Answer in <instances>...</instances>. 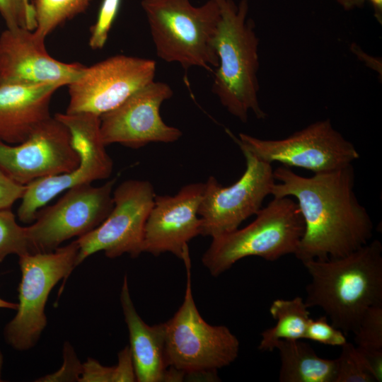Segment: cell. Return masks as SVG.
<instances>
[{
  "label": "cell",
  "mask_w": 382,
  "mask_h": 382,
  "mask_svg": "<svg viewBox=\"0 0 382 382\" xmlns=\"http://www.w3.org/2000/svg\"><path fill=\"white\" fill-rule=\"evenodd\" d=\"M273 197L296 199L305 231L294 253L302 263L325 260L349 254L369 243L374 224L354 193L355 175L352 164L303 177L289 167L273 170Z\"/></svg>",
  "instance_id": "6da1fadb"
},
{
  "label": "cell",
  "mask_w": 382,
  "mask_h": 382,
  "mask_svg": "<svg viewBox=\"0 0 382 382\" xmlns=\"http://www.w3.org/2000/svg\"><path fill=\"white\" fill-rule=\"evenodd\" d=\"M311 277L304 302L319 307L345 335L354 333L371 306L382 304V245L369 241L349 254L303 263Z\"/></svg>",
  "instance_id": "7a4b0ae2"
},
{
  "label": "cell",
  "mask_w": 382,
  "mask_h": 382,
  "mask_svg": "<svg viewBox=\"0 0 382 382\" xmlns=\"http://www.w3.org/2000/svg\"><path fill=\"white\" fill-rule=\"evenodd\" d=\"M220 8V21L214 40L219 64L214 74L212 91L221 105L242 122L248 112L265 119L257 93L259 84V40L254 22L248 18L249 1L216 0Z\"/></svg>",
  "instance_id": "3957f363"
},
{
  "label": "cell",
  "mask_w": 382,
  "mask_h": 382,
  "mask_svg": "<svg viewBox=\"0 0 382 382\" xmlns=\"http://www.w3.org/2000/svg\"><path fill=\"white\" fill-rule=\"evenodd\" d=\"M156 55L185 70L217 67L214 40L220 21L216 0L194 6L189 0H142Z\"/></svg>",
  "instance_id": "277c9868"
},
{
  "label": "cell",
  "mask_w": 382,
  "mask_h": 382,
  "mask_svg": "<svg viewBox=\"0 0 382 382\" xmlns=\"http://www.w3.org/2000/svg\"><path fill=\"white\" fill-rule=\"evenodd\" d=\"M255 216L244 228L212 238L202 262L213 277L246 257L275 261L294 255L305 231L297 203L289 197H273Z\"/></svg>",
  "instance_id": "5b68a950"
},
{
  "label": "cell",
  "mask_w": 382,
  "mask_h": 382,
  "mask_svg": "<svg viewBox=\"0 0 382 382\" xmlns=\"http://www.w3.org/2000/svg\"><path fill=\"white\" fill-rule=\"evenodd\" d=\"M182 260L186 269L183 302L165 323V356L168 368L183 377L212 376L238 357L240 342L225 325H212L200 315L195 303L190 253Z\"/></svg>",
  "instance_id": "8992f818"
},
{
  "label": "cell",
  "mask_w": 382,
  "mask_h": 382,
  "mask_svg": "<svg viewBox=\"0 0 382 382\" xmlns=\"http://www.w3.org/2000/svg\"><path fill=\"white\" fill-rule=\"evenodd\" d=\"M79 245L76 241L46 253L18 256L21 280L17 313L6 325V342L18 351L33 347L47 325L45 305L51 290L69 277L76 267Z\"/></svg>",
  "instance_id": "52a82bcc"
},
{
  "label": "cell",
  "mask_w": 382,
  "mask_h": 382,
  "mask_svg": "<svg viewBox=\"0 0 382 382\" xmlns=\"http://www.w3.org/2000/svg\"><path fill=\"white\" fill-rule=\"evenodd\" d=\"M227 133L240 148L272 164L298 167L314 173L335 170L359 158L354 144L336 130L330 119L315 122L281 139H262L240 133Z\"/></svg>",
  "instance_id": "ba28073f"
},
{
  "label": "cell",
  "mask_w": 382,
  "mask_h": 382,
  "mask_svg": "<svg viewBox=\"0 0 382 382\" xmlns=\"http://www.w3.org/2000/svg\"><path fill=\"white\" fill-rule=\"evenodd\" d=\"M246 168L241 177L229 186H223L214 176L204 183L198 214L201 235L214 238L238 228L248 217L262 208L275 183L272 164L244 148H240Z\"/></svg>",
  "instance_id": "9c48e42d"
},
{
  "label": "cell",
  "mask_w": 382,
  "mask_h": 382,
  "mask_svg": "<svg viewBox=\"0 0 382 382\" xmlns=\"http://www.w3.org/2000/svg\"><path fill=\"white\" fill-rule=\"evenodd\" d=\"M155 192L147 180H127L112 192L113 207L105 220L79 237L76 267L103 251L109 258L124 254L138 257L142 251L144 226L154 205Z\"/></svg>",
  "instance_id": "30bf717a"
},
{
  "label": "cell",
  "mask_w": 382,
  "mask_h": 382,
  "mask_svg": "<svg viewBox=\"0 0 382 382\" xmlns=\"http://www.w3.org/2000/svg\"><path fill=\"white\" fill-rule=\"evenodd\" d=\"M115 179L101 186L83 184L66 190L53 205L38 211L27 226L30 253L57 249L64 241L81 237L99 226L113 207Z\"/></svg>",
  "instance_id": "8fae6325"
},
{
  "label": "cell",
  "mask_w": 382,
  "mask_h": 382,
  "mask_svg": "<svg viewBox=\"0 0 382 382\" xmlns=\"http://www.w3.org/2000/svg\"><path fill=\"white\" fill-rule=\"evenodd\" d=\"M156 62L117 54L90 66L68 85L65 112H88L98 116L112 110L154 81Z\"/></svg>",
  "instance_id": "7c38bea8"
},
{
  "label": "cell",
  "mask_w": 382,
  "mask_h": 382,
  "mask_svg": "<svg viewBox=\"0 0 382 382\" xmlns=\"http://www.w3.org/2000/svg\"><path fill=\"white\" fill-rule=\"evenodd\" d=\"M173 95L168 83L153 81L100 116V136L104 144L117 143L139 149L151 142L178 141L183 132L166 125L160 115L161 105Z\"/></svg>",
  "instance_id": "4fadbf2b"
},
{
  "label": "cell",
  "mask_w": 382,
  "mask_h": 382,
  "mask_svg": "<svg viewBox=\"0 0 382 382\" xmlns=\"http://www.w3.org/2000/svg\"><path fill=\"white\" fill-rule=\"evenodd\" d=\"M34 30L6 28L0 35V85L68 86L86 66L51 57Z\"/></svg>",
  "instance_id": "5bb4252c"
},
{
  "label": "cell",
  "mask_w": 382,
  "mask_h": 382,
  "mask_svg": "<svg viewBox=\"0 0 382 382\" xmlns=\"http://www.w3.org/2000/svg\"><path fill=\"white\" fill-rule=\"evenodd\" d=\"M204 189V183H191L173 196L155 195L144 226L143 253L158 256L168 252L183 259L190 241L201 235L198 210Z\"/></svg>",
  "instance_id": "9a60e30c"
},
{
  "label": "cell",
  "mask_w": 382,
  "mask_h": 382,
  "mask_svg": "<svg viewBox=\"0 0 382 382\" xmlns=\"http://www.w3.org/2000/svg\"><path fill=\"white\" fill-rule=\"evenodd\" d=\"M59 88L56 84L0 85V139L9 144L25 140L52 117L51 99Z\"/></svg>",
  "instance_id": "2e32d148"
},
{
  "label": "cell",
  "mask_w": 382,
  "mask_h": 382,
  "mask_svg": "<svg viewBox=\"0 0 382 382\" xmlns=\"http://www.w3.org/2000/svg\"><path fill=\"white\" fill-rule=\"evenodd\" d=\"M120 303L129 332V347L137 381H168V368L165 356V323L151 326L142 320L132 300L126 275L121 289Z\"/></svg>",
  "instance_id": "e0dca14e"
},
{
  "label": "cell",
  "mask_w": 382,
  "mask_h": 382,
  "mask_svg": "<svg viewBox=\"0 0 382 382\" xmlns=\"http://www.w3.org/2000/svg\"><path fill=\"white\" fill-rule=\"evenodd\" d=\"M280 382H335L336 359L320 357L307 343L299 340H279Z\"/></svg>",
  "instance_id": "ac0fdd59"
},
{
  "label": "cell",
  "mask_w": 382,
  "mask_h": 382,
  "mask_svg": "<svg viewBox=\"0 0 382 382\" xmlns=\"http://www.w3.org/2000/svg\"><path fill=\"white\" fill-rule=\"evenodd\" d=\"M308 308L301 296L273 301L269 311L277 323L261 333L258 349L262 352H272L279 340L305 339L311 318Z\"/></svg>",
  "instance_id": "d6986e66"
},
{
  "label": "cell",
  "mask_w": 382,
  "mask_h": 382,
  "mask_svg": "<svg viewBox=\"0 0 382 382\" xmlns=\"http://www.w3.org/2000/svg\"><path fill=\"white\" fill-rule=\"evenodd\" d=\"M92 0H32L35 11V33L41 38L77 15L83 13Z\"/></svg>",
  "instance_id": "ffe728a7"
},
{
  "label": "cell",
  "mask_w": 382,
  "mask_h": 382,
  "mask_svg": "<svg viewBox=\"0 0 382 382\" xmlns=\"http://www.w3.org/2000/svg\"><path fill=\"white\" fill-rule=\"evenodd\" d=\"M31 253L27 226H21L11 208L0 209V262L11 254Z\"/></svg>",
  "instance_id": "44dd1931"
},
{
  "label": "cell",
  "mask_w": 382,
  "mask_h": 382,
  "mask_svg": "<svg viewBox=\"0 0 382 382\" xmlns=\"http://www.w3.org/2000/svg\"><path fill=\"white\" fill-rule=\"evenodd\" d=\"M336 359L335 382H376L371 370L356 345L347 342Z\"/></svg>",
  "instance_id": "7402d4cb"
},
{
  "label": "cell",
  "mask_w": 382,
  "mask_h": 382,
  "mask_svg": "<svg viewBox=\"0 0 382 382\" xmlns=\"http://www.w3.org/2000/svg\"><path fill=\"white\" fill-rule=\"evenodd\" d=\"M361 352H382V304L369 308L353 333Z\"/></svg>",
  "instance_id": "603a6c76"
},
{
  "label": "cell",
  "mask_w": 382,
  "mask_h": 382,
  "mask_svg": "<svg viewBox=\"0 0 382 382\" xmlns=\"http://www.w3.org/2000/svg\"><path fill=\"white\" fill-rule=\"evenodd\" d=\"M122 0H103L96 21L90 30L89 47L101 50L107 42L109 33L117 16Z\"/></svg>",
  "instance_id": "cb8c5ba5"
},
{
  "label": "cell",
  "mask_w": 382,
  "mask_h": 382,
  "mask_svg": "<svg viewBox=\"0 0 382 382\" xmlns=\"http://www.w3.org/2000/svg\"><path fill=\"white\" fill-rule=\"evenodd\" d=\"M0 13L7 28L35 30L36 20L31 0H0Z\"/></svg>",
  "instance_id": "d4e9b609"
},
{
  "label": "cell",
  "mask_w": 382,
  "mask_h": 382,
  "mask_svg": "<svg viewBox=\"0 0 382 382\" xmlns=\"http://www.w3.org/2000/svg\"><path fill=\"white\" fill-rule=\"evenodd\" d=\"M345 335L342 330L329 323L325 315L316 320L311 318L305 339L325 345L341 347L347 342Z\"/></svg>",
  "instance_id": "484cf974"
},
{
  "label": "cell",
  "mask_w": 382,
  "mask_h": 382,
  "mask_svg": "<svg viewBox=\"0 0 382 382\" xmlns=\"http://www.w3.org/2000/svg\"><path fill=\"white\" fill-rule=\"evenodd\" d=\"M63 356L64 363L60 369L54 374L38 378L35 381H79L83 364L80 363L73 347L68 342L64 343Z\"/></svg>",
  "instance_id": "4316f807"
},
{
  "label": "cell",
  "mask_w": 382,
  "mask_h": 382,
  "mask_svg": "<svg viewBox=\"0 0 382 382\" xmlns=\"http://www.w3.org/2000/svg\"><path fill=\"white\" fill-rule=\"evenodd\" d=\"M113 376L114 366H104L98 361L88 358L82 365V372L79 381L112 382Z\"/></svg>",
  "instance_id": "83f0119b"
},
{
  "label": "cell",
  "mask_w": 382,
  "mask_h": 382,
  "mask_svg": "<svg viewBox=\"0 0 382 382\" xmlns=\"http://www.w3.org/2000/svg\"><path fill=\"white\" fill-rule=\"evenodd\" d=\"M25 188L26 185L14 182L0 169V209L11 208L22 198Z\"/></svg>",
  "instance_id": "f1b7e54d"
},
{
  "label": "cell",
  "mask_w": 382,
  "mask_h": 382,
  "mask_svg": "<svg viewBox=\"0 0 382 382\" xmlns=\"http://www.w3.org/2000/svg\"><path fill=\"white\" fill-rule=\"evenodd\" d=\"M137 381L134 366L129 346L118 353V362L114 366L112 382Z\"/></svg>",
  "instance_id": "f546056e"
},
{
  "label": "cell",
  "mask_w": 382,
  "mask_h": 382,
  "mask_svg": "<svg viewBox=\"0 0 382 382\" xmlns=\"http://www.w3.org/2000/svg\"><path fill=\"white\" fill-rule=\"evenodd\" d=\"M345 10H352L356 8H361L364 4L366 0H335Z\"/></svg>",
  "instance_id": "4dcf8cb0"
},
{
  "label": "cell",
  "mask_w": 382,
  "mask_h": 382,
  "mask_svg": "<svg viewBox=\"0 0 382 382\" xmlns=\"http://www.w3.org/2000/svg\"><path fill=\"white\" fill-rule=\"evenodd\" d=\"M373 5L377 19L381 21L382 0H369Z\"/></svg>",
  "instance_id": "1f68e13d"
},
{
  "label": "cell",
  "mask_w": 382,
  "mask_h": 382,
  "mask_svg": "<svg viewBox=\"0 0 382 382\" xmlns=\"http://www.w3.org/2000/svg\"><path fill=\"white\" fill-rule=\"evenodd\" d=\"M0 308H9L17 310L18 303L9 302L0 298Z\"/></svg>",
  "instance_id": "d6a6232c"
},
{
  "label": "cell",
  "mask_w": 382,
  "mask_h": 382,
  "mask_svg": "<svg viewBox=\"0 0 382 382\" xmlns=\"http://www.w3.org/2000/svg\"><path fill=\"white\" fill-rule=\"evenodd\" d=\"M3 364H4V357L3 354L0 349V381H2V369H3Z\"/></svg>",
  "instance_id": "836d02e7"
},
{
  "label": "cell",
  "mask_w": 382,
  "mask_h": 382,
  "mask_svg": "<svg viewBox=\"0 0 382 382\" xmlns=\"http://www.w3.org/2000/svg\"><path fill=\"white\" fill-rule=\"evenodd\" d=\"M32 1V0H31Z\"/></svg>",
  "instance_id": "e575fe53"
}]
</instances>
